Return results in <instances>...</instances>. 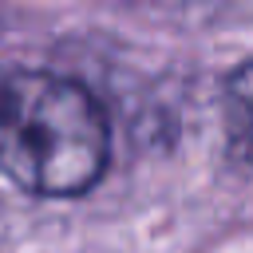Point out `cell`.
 <instances>
[{
    "label": "cell",
    "mask_w": 253,
    "mask_h": 253,
    "mask_svg": "<svg viewBox=\"0 0 253 253\" xmlns=\"http://www.w3.org/2000/svg\"><path fill=\"white\" fill-rule=\"evenodd\" d=\"M111 158L99 99L67 75L0 67V170L36 198L87 194Z\"/></svg>",
    "instance_id": "cell-1"
},
{
    "label": "cell",
    "mask_w": 253,
    "mask_h": 253,
    "mask_svg": "<svg viewBox=\"0 0 253 253\" xmlns=\"http://www.w3.org/2000/svg\"><path fill=\"white\" fill-rule=\"evenodd\" d=\"M221 126L229 150L253 162V59H245L221 87Z\"/></svg>",
    "instance_id": "cell-2"
}]
</instances>
